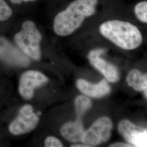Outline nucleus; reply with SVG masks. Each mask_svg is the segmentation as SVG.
I'll return each mask as SVG.
<instances>
[{
  "label": "nucleus",
  "instance_id": "nucleus-1",
  "mask_svg": "<svg viewBox=\"0 0 147 147\" xmlns=\"http://www.w3.org/2000/svg\"><path fill=\"white\" fill-rule=\"evenodd\" d=\"M98 0H75L56 16L53 22L55 32L67 36L79 28L84 19L94 14Z\"/></svg>",
  "mask_w": 147,
  "mask_h": 147
},
{
  "label": "nucleus",
  "instance_id": "nucleus-2",
  "mask_svg": "<svg viewBox=\"0 0 147 147\" xmlns=\"http://www.w3.org/2000/svg\"><path fill=\"white\" fill-rule=\"evenodd\" d=\"M100 33L116 45L125 50H133L140 47L142 36L136 26L130 22L111 20L103 23Z\"/></svg>",
  "mask_w": 147,
  "mask_h": 147
},
{
  "label": "nucleus",
  "instance_id": "nucleus-3",
  "mask_svg": "<svg viewBox=\"0 0 147 147\" xmlns=\"http://www.w3.org/2000/svg\"><path fill=\"white\" fill-rule=\"evenodd\" d=\"M42 39L40 32L31 21L24 22L21 31L14 37L15 42L24 53L35 60H39L41 57L40 44Z\"/></svg>",
  "mask_w": 147,
  "mask_h": 147
},
{
  "label": "nucleus",
  "instance_id": "nucleus-4",
  "mask_svg": "<svg viewBox=\"0 0 147 147\" xmlns=\"http://www.w3.org/2000/svg\"><path fill=\"white\" fill-rule=\"evenodd\" d=\"M112 127V123L109 117H101L84 131L81 142L92 147L107 142L110 138Z\"/></svg>",
  "mask_w": 147,
  "mask_h": 147
},
{
  "label": "nucleus",
  "instance_id": "nucleus-5",
  "mask_svg": "<svg viewBox=\"0 0 147 147\" xmlns=\"http://www.w3.org/2000/svg\"><path fill=\"white\" fill-rule=\"evenodd\" d=\"M39 121L38 115L33 112V107L26 105L21 107L19 115L11 123L9 130L14 135H20L33 130Z\"/></svg>",
  "mask_w": 147,
  "mask_h": 147
},
{
  "label": "nucleus",
  "instance_id": "nucleus-6",
  "mask_svg": "<svg viewBox=\"0 0 147 147\" xmlns=\"http://www.w3.org/2000/svg\"><path fill=\"white\" fill-rule=\"evenodd\" d=\"M48 81V79L43 74L34 70H30L21 76L19 86V93L26 100L31 99L36 88L39 87Z\"/></svg>",
  "mask_w": 147,
  "mask_h": 147
},
{
  "label": "nucleus",
  "instance_id": "nucleus-7",
  "mask_svg": "<svg viewBox=\"0 0 147 147\" xmlns=\"http://www.w3.org/2000/svg\"><path fill=\"white\" fill-rule=\"evenodd\" d=\"M118 131L126 141L133 147H147V129L138 127L131 121L125 119L119 123Z\"/></svg>",
  "mask_w": 147,
  "mask_h": 147
},
{
  "label": "nucleus",
  "instance_id": "nucleus-8",
  "mask_svg": "<svg viewBox=\"0 0 147 147\" xmlns=\"http://www.w3.org/2000/svg\"><path fill=\"white\" fill-rule=\"evenodd\" d=\"M0 59L18 67H26L30 64V60L25 53L3 38H0Z\"/></svg>",
  "mask_w": 147,
  "mask_h": 147
},
{
  "label": "nucleus",
  "instance_id": "nucleus-9",
  "mask_svg": "<svg viewBox=\"0 0 147 147\" xmlns=\"http://www.w3.org/2000/svg\"><path fill=\"white\" fill-rule=\"evenodd\" d=\"M105 49H95L91 51L88 58L89 62L97 69L111 82L114 83L119 80V74L116 67L107 63L100 57V55L105 53Z\"/></svg>",
  "mask_w": 147,
  "mask_h": 147
},
{
  "label": "nucleus",
  "instance_id": "nucleus-10",
  "mask_svg": "<svg viewBox=\"0 0 147 147\" xmlns=\"http://www.w3.org/2000/svg\"><path fill=\"white\" fill-rule=\"evenodd\" d=\"M76 86L84 94L93 98H101L110 93V86L106 79L96 84H92L84 80L79 79L76 82Z\"/></svg>",
  "mask_w": 147,
  "mask_h": 147
},
{
  "label": "nucleus",
  "instance_id": "nucleus-11",
  "mask_svg": "<svg viewBox=\"0 0 147 147\" xmlns=\"http://www.w3.org/2000/svg\"><path fill=\"white\" fill-rule=\"evenodd\" d=\"M84 132L82 119L79 118L75 121L67 123L61 130L62 136L65 140L74 143L81 142Z\"/></svg>",
  "mask_w": 147,
  "mask_h": 147
},
{
  "label": "nucleus",
  "instance_id": "nucleus-12",
  "mask_svg": "<svg viewBox=\"0 0 147 147\" xmlns=\"http://www.w3.org/2000/svg\"><path fill=\"white\" fill-rule=\"evenodd\" d=\"M126 81L129 86L137 91H144L147 97V76L137 69L132 70L129 73Z\"/></svg>",
  "mask_w": 147,
  "mask_h": 147
},
{
  "label": "nucleus",
  "instance_id": "nucleus-13",
  "mask_svg": "<svg viewBox=\"0 0 147 147\" xmlns=\"http://www.w3.org/2000/svg\"><path fill=\"white\" fill-rule=\"evenodd\" d=\"M75 105L77 118L82 119L84 113L91 107L92 102L87 97L84 95H80L76 98Z\"/></svg>",
  "mask_w": 147,
  "mask_h": 147
},
{
  "label": "nucleus",
  "instance_id": "nucleus-14",
  "mask_svg": "<svg viewBox=\"0 0 147 147\" xmlns=\"http://www.w3.org/2000/svg\"><path fill=\"white\" fill-rule=\"evenodd\" d=\"M137 18L144 23L147 22V2L142 1L137 4L135 7Z\"/></svg>",
  "mask_w": 147,
  "mask_h": 147
},
{
  "label": "nucleus",
  "instance_id": "nucleus-15",
  "mask_svg": "<svg viewBox=\"0 0 147 147\" xmlns=\"http://www.w3.org/2000/svg\"><path fill=\"white\" fill-rule=\"evenodd\" d=\"M12 15L11 8L4 0H0V21L8 19Z\"/></svg>",
  "mask_w": 147,
  "mask_h": 147
},
{
  "label": "nucleus",
  "instance_id": "nucleus-16",
  "mask_svg": "<svg viewBox=\"0 0 147 147\" xmlns=\"http://www.w3.org/2000/svg\"><path fill=\"white\" fill-rule=\"evenodd\" d=\"M45 146L46 147H62L63 145L57 138L53 136L47 137L45 141Z\"/></svg>",
  "mask_w": 147,
  "mask_h": 147
},
{
  "label": "nucleus",
  "instance_id": "nucleus-17",
  "mask_svg": "<svg viewBox=\"0 0 147 147\" xmlns=\"http://www.w3.org/2000/svg\"><path fill=\"white\" fill-rule=\"evenodd\" d=\"M110 147H133L131 144H126L124 143H116L111 144Z\"/></svg>",
  "mask_w": 147,
  "mask_h": 147
},
{
  "label": "nucleus",
  "instance_id": "nucleus-18",
  "mask_svg": "<svg viewBox=\"0 0 147 147\" xmlns=\"http://www.w3.org/2000/svg\"><path fill=\"white\" fill-rule=\"evenodd\" d=\"M11 2L13 3H16V4H19L21 3L22 2H31V1H34L35 0H11Z\"/></svg>",
  "mask_w": 147,
  "mask_h": 147
},
{
  "label": "nucleus",
  "instance_id": "nucleus-19",
  "mask_svg": "<svg viewBox=\"0 0 147 147\" xmlns=\"http://www.w3.org/2000/svg\"><path fill=\"white\" fill-rule=\"evenodd\" d=\"M72 147H90V146L87 144H85L84 143V144H74L71 146Z\"/></svg>",
  "mask_w": 147,
  "mask_h": 147
}]
</instances>
